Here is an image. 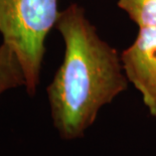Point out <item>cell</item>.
<instances>
[{
	"mask_svg": "<svg viewBox=\"0 0 156 156\" xmlns=\"http://www.w3.org/2000/svg\"><path fill=\"white\" fill-rule=\"evenodd\" d=\"M20 86H25L21 65L12 49L2 42L0 44V95Z\"/></svg>",
	"mask_w": 156,
	"mask_h": 156,
	"instance_id": "277c9868",
	"label": "cell"
},
{
	"mask_svg": "<svg viewBox=\"0 0 156 156\" xmlns=\"http://www.w3.org/2000/svg\"><path fill=\"white\" fill-rule=\"evenodd\" d=\"M118 6L139 27L156 26V0H119Z\"/></svg>",
	"mask_w": 156,
	"mask_h": 156,
	"instance_id": "5b68a950",
	"label": "cell"
},
{
	"mask_svg": "<svg viewBox=\"0 0 156 156\" xmlns=\"http://www.w3.org/2000/svg\"><path fill=\"white\" fill-rule=\"evenodd\" d=\"M128 81L141 93L149 113L156 117V26L139 27L135 41L121 55Z\"/></svg>",
	"mask_w": 156,
	"mask_h": 156,
	"instance_id": "3957f363",
	"label": "cell"
},
{
	"mask_svg": "<svg viewBox=\"0 0 156 156\" xmlns=\"http://www.w3.org/2000/svg\"><path fill=\"white\" fill-rule=\"evenodd\" d=\"M58 15V0H0V34L20 62L29 96L36 93L45 38Z\"/></svg>",
	"mask_w": 156,
	"mask_h": 156,
	"instance_id": "7a4b0ae2",
	"label": "cell"
},
{
	"mask_svg": "<svg viewBox=\"0 0 156 156\" xmlns=\"http://www.w3.org/2000/svg\"><path fill=\"white\" fill-rule=\"evenodd\" d=\"M56 29L65 41V56L48 96L59 136L74 140L85 135L99 111L128 87L115 48L98 35L84 8L71 4L59 12Z\"/></svg>",
	"mask_w": 156,
	"mask_h": 156,
	"instance_id": "6da1fadb",
	"label": "cell"
}]
</instances>
